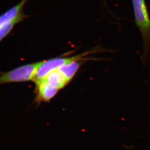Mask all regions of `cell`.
Returning a JSON list of instances; mask_svg holds the SVG:
<instances>
[{
    "label": "cell",
    "mask_w": 150,
    "mask_h": 150,
    "mask_svg": "<svg viewBox=\"0 0 150 150\" xmlns=\"http://www.w3.org/2000/svg\"><path fill=\"white\" fill-rule=\"evenodd\" d=\"M82 63L83 61H74L63 65L58 70L64 75L68 82H69L74 78Z\"/></svg>",
    "instance_id": "cell-7"
},
{
    "label": "cell",
    "mask_w": 150,
    "mask_h": 150,
    "mask_svg": "<svg viewBox=\"0 0 150 150\" xmlns=\"http://www.w3.org/2000/svg\"><path fill=\"white\" fill-rule=\"evenodd\" d=\"M19 22L14 21L10 22L0 28V42L11 32L15 26Z\"/></svg>",
    "instance_id": "cell-8"
},
{
    "label": "cell",
    "mask_w": 150,
    "mask_h": 150,
    "mask_svg": "<svg viewBox=\"0 0 150 150\" xmlns=\"http://www.w3.org/2000/svg\"><path fill=\"white\" fill-rule=\"evenodd\" d=\"M41 62L22 65L0 75V85L4 84L33 81Z\"/></svg>",
    "instance_id": "cell-2"
},
{
    "label": "cell",
    "mask_w": 150,
    "mask_h": 150,
    "mask_svg": "<svg viewBox=\"0 0 150 150\" xmlns=\"http://www.w3.org/2000/svg\"><path fill=\"white\" fill-rule=\"evenodd\" d=\"M91 53L92 52H87L76 56L67 58L59 57L48 59L46 61H42L37 71L36 74L33 81L36 83L39 81L43 80L49 73L52 72V71L57 70L61 67L69 64L70 62H73L74 61H84L86 59H87L84 58V57L86 56Z\"/></svg>",
    "instance_id": "cell-3"
},
{
    "label": "cell",
    "mask_w": 150,
    "mask_h": 150,
    "mask_svg": "<svg viewBox=\"0 0 150 150\" xmlns=\"http://www.w3.org/2000/svg\"><path fill=\"white\" fill-rule=\"evenodd\" d=\"M49 85L57 89H62L69 83L58 69L52 71L45 79Z\"/></svg>",
    "instance_id": "cell-6"
},
{
    "label": "cell",
    "mask_w": 150,
    "mask_h": 150,
    "mask_svg": "<svg viewBox=\"0 0 150 150\" xmlns=\"http://www.w3.org/2000/svg\"><path fill=\"white\" fill-rule=\"evenodd\" d=\"M135 23L142 34L145 60L150 49V18L145 0H132Z\"/></svg>",
    "instance_id": "cell-1"
},
{
    "label": "cell",
    "mask_w": 150,
    "mask_h": 150,
    "mask_svg": "<svg viewBox=\"0 0 150 150\" xmlns=\"http://www.w3.org/2000/svg\"><path fill=\"white\" fill-rule=\"evenodd\" d=\"M35 84V101L38 104L50 101L59 91L49 85L45 79L36 82Z\"/></svg>",
    "instance_id": "cell-5"
},
{
    "label": "cell",
    "mask_w": 150,
    "mask_h": 150,
    "mask_svg": "<svg viewBox=\"0 0 150 150\" xmlns=\"http://www.w3.org/2000/svg\"><path fill=\"white\" fill-rule=\"evenodd\" d=\"M29 0H21L18 4L10 7L0 14V28L10 23L16 21L20 23L29 16L25 14L23 9L25 4Z\"/></svg>",
    "instance_id": "cell-4"
}]
</instances>
